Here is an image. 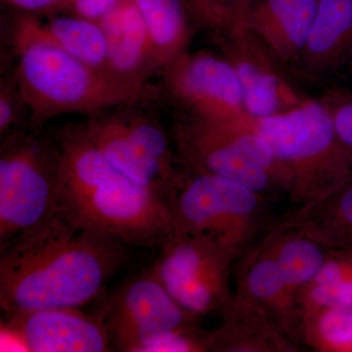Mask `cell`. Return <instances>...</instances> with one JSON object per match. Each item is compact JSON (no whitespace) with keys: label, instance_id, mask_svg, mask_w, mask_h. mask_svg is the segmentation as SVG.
I'll list each match as a JSON object with an SVG mask.
<instances>
[{"label":"cell","instance_id":"23","mask_svg":"<svg viewBox=\"0 0 352 352\" xmlns=\"http://www.w3.org/2000/svg\"><path fill=\"white\" fill-rule=\"evenodd\" d=\"M296 339L317 351L352 352V305H332L303 314Z\"/></svg>","mask_w":352,"mask_h":352},{"label":"cell","instance_id":"15","mask_svg":"<svg viewBox=\"0 0 352 352\" xmlns=\"http://www.w3.org/2000/svg\"><path fill=\"white\" fill-rule=\"evenodd\" d=\"M99 23L107 43L108 71L126 82L145 85L156 67L149 32L134 0H120Z\"/></svg>","mask_w":352,"mask_h":352},{"label":"cell","instance_id":"13","mask_svg":"<svg viewBox=\"0 0 352 352\" xmlns=\"http://www.w3.org/2000/svg\"><path fill=\"white\" fill-rule=\"evenodd\" d=\"M319 0H248L235 22L282 64L298 65Z\"/></svg>","mask_w":352,"mask_h":352},{"label":"cell","instance_id":"14","mask_svg":"<svg viewBox=\"0 0 352 352\" xmlns=\"http://www.w3.org/2000/svg\"><path fill=\"white\" fill-rule=\"evenodd\" d=\"M234 296L263 309L271 320L294 342H298L296 298L289 293L281 268L266 236L238 259Z\"/></svg>","mask_w":352,"mask_h":352},{"label":"cell","instance_id":"2","mask_svg":"<svg viewBox=\"0 0 352 352\" xmlns=\"http://www.w3.org/2000/svg\"><path fill=\"white\" fill-rule=\"evenodd\" d=\"M17 58L14 82L30 113L29 129H43L65 113H94L138 102L146 85L91 68L69 55L32 14L19 16L12 31Z\"/></svg>","mask_w":352,"mask_h":352},{"label":"cell","instance_id":"22","mask_svg":"<svg viewBox=\"0 0 352 352\" xmlns=\"http://www.w3.org/2000/svg\"><path fill=\"white\" fill-rule=\"evenodd\" d=\"M44 25L69 55L91 68L108 71L107 43L100 23L69 13L55 16Z\"/></svg>","mask_w":352,"mask_h":352},{"label":"cell","instance_id":"24","mask_svg":"<svg viewBox=\"0 0 352 352\" xmlns=\"http://www.w3.org/2000/svg\"><path fill=\"white\" fill-rule=\"evenodd\" d=\"M192 15L206 25L224 31L237 19L248 0H185Z\"/></svg>","mask_w":352,"mask_h":352},{"label":"cell","instance_id":"10","mask_svg":"<svg viewBox=\"0 0 352 352\" xmlns=\"http://www.w3.org/2000/svg\"><path fill=\"white\" fill-rule=\"evenodd\" d=\"M163 72L168 91L191 117L212 120L250 117L239 78L226 57L185 52Z\"/></svg>","mask_w":352,"mask_h":352},{"label":"cell","instance_id":"5","mask_svg":"<svg viewBox=\"0 0 352 352\" xmlns=\"http://www.w3.org/2000/svg\"><path fill=\"white\" fill-rule=\"evenodd\" d=\"M175 142L189 171L234 180L271 199L284 192L283 168L254 120L191 117L175 127Z\"/></svg>","mask_w":352,"mask_h":352},{"label":"cell","instance_id":"9","mask_svg":"<svg viewBox=\"0 0 352 352\" xmlns=\"http://www.w3.org/2000/svg\"><path fill=\"white\" fill-rule=\"evenodd\" d=\"M103 319L113 344L127 352H156L168 336L199 327V317L180 307L151 271L124 284Z\"/></svg>","mask_w":352,"mask_h":352},{"label":"cell","instance_id":"28","mask_svg":"<svg viewBox=\"0 0 352 352\" xmlns=\"http://www.w3.org/2000/svg\"><path fill=\"white\" fill-rule=\"evenodd\" d=\"M8 6L28 14L66 10L69 0H2Z\"/></svg>","mask_w":352,"mask_h":352},{"label":"cell","instance_id":"26","mask_svg":"<svg viewBox=\"0 0 352 352\" xmlns=\"http://www.w3.org/2000/svg\"><path fill=\"white\" fill-rule=\"evenodd\" d=\"M120 0H69V14L99 22L119 4Z\"/></svg>","mask_w":352,"mask_h":352},{"label":"cell","instance_id":"17","mask_svg":"<svg viewBox=\"0 0 352 352\" xmlns=\"http://www.w3.org/2000/svg\"><path fill=\"white\" fill-rule=\"evenodd\" d=\"M352 0H319L298 65L309 74H326L351 58Z\"/></svg>","mask_w":352,"mask_h":352},{"label":"cell","instance_id":"3","mask_svg":"<svg viewBox=\"0 0 352 352\" xmlns=\"http://www.w3.org/2000/svg\"><path fill=\"white\" fill-rule=\"evenodd\" d=\"M254 129L283 168L296 210L323 200L351 179L352 154L338 136L326 104L303 101L286 112L254 120Z\"/></svg>","mask_w":352,"mask_h":352},{"label":"cell","instance_id":"20","mask_svg":"<svg viewBox=\"0 0 352 352\" xmlns=\"http://www.w3.org/2000/svg\"><path fill=\"white\" fill-rule=\"evenodd\" d=\"M275 258L294 298L315 276L329 249L296 227L275 224L266 234Z\"/></svg>","mask_w":352,"mask_h":352},{"label":"cell","instance_id":"25","mask_svg":"<svg viewBox=\"0 0 352 352\" xmlns=\"http://www.w3.org/2000/svg\"><path fill=\"white\" fill-rule=\"evenodd\" d=\"M22 111H27L29 113L15 82H13L10 85L6 82H2L1 92H0V134L1 136H7L13 132L20 131V122L25 113H22Z\"/></svg>","mask_w":352,"mask_h":352},{"label":"cell","instance_id":"27","mask_svg":"<svg viewBox=\"0 0 352 352\" xmlns=\"http://www.w3.org/2000/svg\"><path fill=\"white\" fill-rule=\"evenodd\" d=\"M330 109L338 136L352 154V99L340 101Z\"/></svg>","mask_w":352,"mask_h":352},{"label":"cell","instance_id":"6","mask_svg":"<svg viewBox=\"0 0 352 352\" xmlns=\"http://www.w3.org/2000/svg\"><path fill=\"white\" fill-rule=\"evenodd\" d=\"M59 212L78 226L138 247H160L176 232L170 201L122 173L92 188L62 194Z\"/></svg>","mask_w":352,"mask_h":352},{"label":"cell","instance_id":"21","mask_svg":"<svg viewBox=\"0 0 352 352\" xmlns=\"http://www.w3.org/2000/svg\"><path fill=\"white\" fill-rule=\"evenodd\" d=\"M296 305L298 321L318 308L352 305V249H329L320 270L296 294Z\"/></svg>","mask_w":352,"mask_h":352},{"label":"cell","instance_id":"18","mask_svg":"<svg viewBox=\"0 0 352 352\" xmlns=\"http://www.w3.org/2000/svg\"><path fill=\"white\" fill-rule=\"evenodd\" d=\"M279 223L300 229L327 249H352V178L323 200Z\"/></svg>","mask_w":352,"mask_h":352},{"label":"cell","instance_id":"12","mask_svg":"<svg viewBox=\"0 0 352 352\" xmlns=\"http://www.w3.org/2000/svg\"><path fill=\"white\" fill-rule=\"evenodd\" d=\"M222 32L226 34V58L239 78L245 112L250 117L265 119L302 103L275 69L276 58L252 32L237 23Z\"/></svg>","mask_w":352,"mask_h":352},{"label":"cell","instance_id":"19","mask_svg":"<svg viewBox=\"0 0 352 352\" xmlns=\"http://www.w3.org/2000/svg\"><path fill=\"white\" fill-rule=\"evenodd\" d=\"M151 39L156 69H164L186 52L191 36L185 0H134Z\"/></svg>","mask_w":352,"mask_h":352},{"label":"cell","instance_id":"16","mask_svg":"<svg viewBox=\"0 0 352 352\" xmlns=\"http://www.w3.org/2000/svg\"><path fill=\"white\" fill-rule=\"evenodd\" d=\"M223 321L210 331L208 351L293 352L298 351L263 309L234 296L221 312Z\"/></svg>","mask_w":352,"mask_h":352},{"label":"cell","instance_id":"11","mask_svg":"<svg viewBox=\"0 0 352 352\" xmlns=\"http://www.w3.org/2000/svg\"><path fill=\"white\" fill-rule=\"evenodd\" d=\"M1 330L25 351L105 352L113 347L103 317L88 316L78 308L4 314Z\"/></svg>","mask_w":352,"mask_h":352},{"label":"cell","instance_id":"29","mask_svg":"<svg viewBox=\"0 0 352 352\" xmlns=\"http://www.w3.org/2000/svg\"><path fill=\"white\" fill-rule=\"evenodd\" d=\"M349 63H351V66L352 67V52H351V58H349Z\"/></svg>","mask_w":352,"mask_h":352},{"label":"cell","instance_id":"8","mask_svg":"<svg viewBox=\"0 0 352 352\" xmlns=\"http://www.w3.org/2000/svg\"><path fill=\"white\" fill-rule=\"evenodd\" d=\"M159 248L150 271L185 311L201 317L230 305L231 272L239 252L201 233L175 232Z\"/></svg>","mask_w":352,"mask_h":352},{"label":"cell","instance_id":"7","mask_svg":"<svg viewBox=\"0 0 352 352\" xmlns=\"http://www.w3.org/2000/svg\"><path fill=\"white\" fill-rule=\"evenodd\" d=\"M266 200L239 182L188 170L170 207L176 232L207 234L242 256L263 229Z\"/></svg>","mask_w":352,"mask_h":352},{"label":"cell","instance_id":"4","mask_svg":"<svg viewBox=\"0 0 352 352\" xmlns=\"http://www.w3.org/2000/svg\"><path fill=\"white\" fill-rule=\"evenodd\" d=\"M62 160L54 136L20 129L0 148V248L59 212Z\"/></svg>","mask_w":352,"mask_h":352},{"label":"cell","instance_id":"1","mask_svg":"<svg viewBox=\"0 0 352 352\" xmlns=\"http://www.w3.org/2000/svg\"><path fill=\"white\" fill-rule=\"evenodd\" d=\"M126 245L58 212L0 248L1 311L87 305L124 265Z\"/></svg>","mask_w":352,"mask_h":352}]
</instances>
